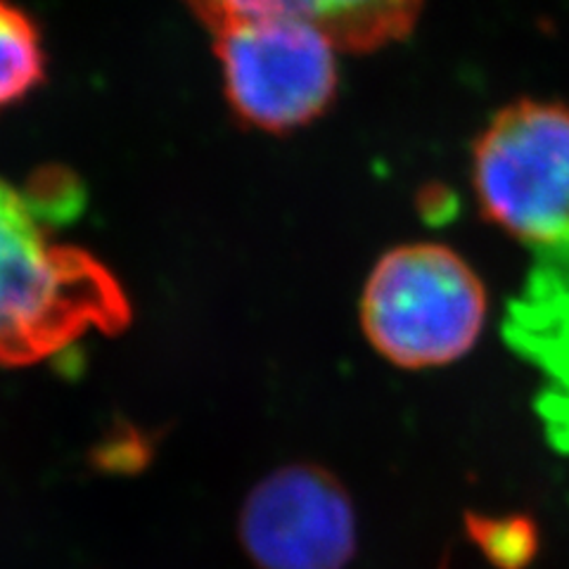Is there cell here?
<instances>
[{
    "label": "cell",
    "mask_w": 569,
    "mask_h": 569,
    "mask_svg": "<svg viewBox=\"0 0 569 569\" xmlns=\"http://www.w3.org/2000/svg\"><path fill=\"white\" fill-rule=\"evenodd\" d=\"M238 537L257 569H345L359 531L337 475L316 462H292L247 493Z\"/></svg>",
    "instance_id": "cell-5"
},
{
    "label": "cell",
    "mask_w": 569,
    "mask_h": 569,
    "mask_svg": "<svg viewBox=\"0 0 569 569\" xmlns=\"http://www.w3.org/2000/svg\"><path fill=\"white\" fill-rule=\"evenodd\" d=\"M508 347L539 376L533 411L550 449L569 456V236L533 249L503 323Z\"/></svg>",
    "instance_id": "cell-6"
},
{
    "label": "cell",
    "mask_w": 569,
    "mask_h": 569,
    "mask_svg": "<svg viewBox=\"0 0 569 569\" xmlns=\"http://www.w3.org/2000/svg\"><path fill=\"white\" fill-rule=\"evenodd\" d=\"M46 77L41 31L31 17L0 0V110L27 98Z\"/></svg>",
    "instance_id": "cell-8"
},
{
    "label": "cell",
    "mask_w": 569,
    "mask_h": 569,
    "mask_svg": "<svg viewBox=\"0 0 569 569\" xmlns=\"http://www.w3.org/2000/svg\"><path fill=\"white\" fill-rule=\"evenodd\" d=\"M211 36L226 100L247 127L290 133L328 112L340 50L326 33L292 20H254Z\"/></svg>",
    "instance_id": "cell-4"
},
{
    "label": "cell",
    "mask_w": 569,
    "mask_h": 569,
    "mask_svg": "<svg viewBox=\"0 0 569 569\" xmlns=\"http://www.w3.org/2000/svg\"><path fill=\"white\" fill-rule=\"evenodd\" d=\"M472 186L485 217L531 249L569 236V107L496 112L475 142Z\"/></svg>",
    "instance_id": "cell-3"
},
{
    "label": "cell",
    "mask_w": 569,
    "mask_h": 569,
    "mask_svg": "<svg viewBox=\"0 0 569 569\" xmlns=\"http://www.w3.org/2000/svg\"><path fill=\"white\" fill-rule=\"evenodd\" d=\"M190 12L217 33L254 20H292L326 33L347 52H372L413 31L425 0H186Z\"/></svg>",
    "instance_id": "cell-7"
},
{
    "label": "cell",
    "mask_w": 569,
    "mask_h": 569,
    "mask_svg": "<svg viewBox=\"0 0 569 569\" xmlns=\"http://www.w3.org/2000/svg\"><path fill=\"white\" fill-rule=\"evenodd\" d=\"M487 292L447 244L389 249L363 284L361 328L385 361L406 370L449 366L482 335Z\"/></svg>",
    "instance_id": "cell-2"
},
{
    "label": "cell",
    "mask_w": 569,
    "mask_h": 569,
    "mask_svg": "<svg viewBox=\"0 0 569 569\" xmlns=\"http://www.w3.org/2000/svg\"><path fill=\"white\" fill-rule=\"evenodd\" d=\"M468 533L489 560L503 569H520L531 558L533 533L525 520H493L482 518V515H470Z\"/></svg>",
    "instance_id": "cell-9"
},
{
    "label": "cell",
    "mask_w": 569,
    "mask_h": 569,
    "mask_svg": "<svg viewBox=\"0 0 569 569\" xmlns=\"http://www.w3.org/2000/svg\"><path fill=\"white\" fill-rule=\"evenodd\" d=\"M52 183L22 190L0 178V366L8 368L43 363L91 330L117 335L131 323L114 273L88 249L52 238V217L74 211L81 194L74 183L50 202Z\"/></svg>",
    "instance_id": "cell-1"
}]
</instances>
